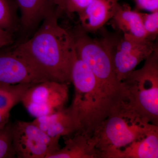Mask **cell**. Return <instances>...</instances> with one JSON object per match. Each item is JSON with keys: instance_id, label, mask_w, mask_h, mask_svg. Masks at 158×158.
<instances>
[{"instance_id": "6da1fadb", "label": "cell", "mask_w": 158, "mask_h": 158, "mask_svg": "<svg viewBox=\"0 0 158 158\" xmlns=\"http://www.w3.org/2000/svg\"><path fill=\"white\" fill-rule=\"evenodd\" d=\"M62 12L59 8L51 11L33 37L15 45L47 81L69 84L77 56L71 33L58 23Z\"/></svg>"}, {"instance_id": "7a4b0ae2", "label": "cell", "mask_w": 158, "mask_h": 158, "mask_svg": "<svg viewBox=\"0 0 158 158\" xmlns=\"http://www.w3.org/2000/svg\"><path fill=\"white\" fill-rule=\"evenodd\" d=\"M71 33L77 57L93 73L108 106L115 110L126 99L123 84L117 79L113 65V51L118 36L94 39L80 25Z\"/></svg>"}, {"instance_id": "3957f363", "label": "cell", "mask_w": 158, "mask_h": 158, "mask_svg": "<svg viewBox=\"0 0 158 158\" xmlns=\"http://www.w3.org/2000/svg\"><path fill=\"white\" fill-rule=\"evenodd\" d=\"M158 127L123 102L92 134L99 158H112L117 151Z\"/></svg>"}, {"instance_id": "277c9868", "label": "cell", "mask_w": 158, "mask_h": 158, "mask_svg": "<svg viewBox=\"0 0 158 158\" xmlns=\"http://www.w3.org/2000/svg\"><path fill=\"white\" fill-rule=\"evenodd\" d=\"M71 79L74 87V95L70 106L80 123L78 131L92 135L111 112L93 73L77 57L73 65Z\"/></svg>"}, {"instance_id": "5b68a950", "label": "cell", "mask_w": 158, "mask_h": 158, "mask_svg": "<svg viewBox=\"0 0 158 158\" xmlns=\"http://www.w3.org/2000/svg\"><path fill=\"white\" fill-rule=\"evenodd\" d=\"M140 69L123 81L125 102L152 124L158 126V46Z\"/></svg>"}, {"instance_id": "8992f818", "label": "cell", "mask_w": 158, "mask_h": 158, "mask_svg": "<svg viewBox=\"0 0 158 158\" xmlns=\"http://www.w3.org/2000/svg\"><path fill=\"white\" fill-rule=\"evenodd\" d=\"M12 138L16 158H47L60 148L59 139L50 137L33 122L12 124Z\"/></svg>"}, {"instance_id": "52a82bcc", "label": "cell", "mask_w": 158, "mask_h": 158, "mask_svg": "<svg viewBox=\"0 0 158 158\" xmlns=\"http://www.w3.org/2000/svg\"><path fill=\"white\" fill-rule=\"evenodd\" d=\"M68 85L52 81L37 83L26 90L21 102L35 118L52 114L65 107Z\"/></svg>"}, {"instance_id": "ba28073f", "label": "cell", "mask_w": 158, "mask_h": 158, "mask_svg": "<svg viewBox=\"0 0 158 158\" xmlns=\"http://www.w3.org/2000/svg\"><path fill=\"white\" fill-rule=\"evenodd\" d=\"M158 46L154 41L146 39L127 34L118 37L113 51V67L118 81H123Z\"/></svg>"}, {"instance_id": "9c48e42d", "label": "cell", "mask_w": 158, "mask_h": 158, "mask_svg": "<svg viewBox=\"0 0 158 158\" xmlns=\"http://www.w3.org/2000/svg\"><path fill=\"white\" fill-rule=\"evenodd\" d=\"M45 81L15 44L0 49V83L36 84Z\"/></svg>"}, {"instance_id": "30bf717a", "label": "cell", "mask_w": 158, "mask_h": 158, "mask_svg": "<svg viewBox=\"0 0 158 158\" xmlns=\"http://www.w3.org/2000/svg\"><path fill=\"white\" fill-rule=\"evenodd\" d=\"M48 135L54 139L66 137L80 129L78 119L71 106L47 116L35 118L33 121Z\"/></svg>"}, {"instance_id": "8fae6325", "label": "cell", "mask_w": 158, "mask_h": 158, "mask_svg": "<svg viewBox=\"0 0 158 158\" xmlns=\"http://www.w3.org/2000/svg\"><path fill=\"white\" fill-rule=\"evenodd\" d=\"M118 0H92L79 13L81 27L87 32H95L111 20L118 9Z\"/></svg>"}, {"instance_id": "7c38bea8", "label": "cell", "mask_w": 158, "mask_h": 158, "mask_svg": "<svg viewBox=\"0 0 158 158\" xmlns=\"http://www.w3.org/2000/svg\"><path fill=\"white\" fill-rule=\"evenodd\" d=\"M73 134L66 136L64 147L47 158H99L92 135L78 131Z\"/></svg>"}, {"instance_id": "4fadbf2b", "label": "cell", "mask_w": 158, "mask_h": 158, "mask_svg": "<svg viewBox=\"0 0 158 158\" xmlns=\"http://www.w3.org/2000/svg\"><path fill=\"white\" fill-rule=\"evenodd\" d=\"M20 11V27L33 31L50 12L58 8L50 0H15Z\"/></svg>"}, {"instance_id": "5bb4252c", "label": "cell", "mask_w": 158, "mask_h": 158, "mask_svg": "<svg viewBox=\"0 0 158 158\" xmlns=\"http://www.w3.org/2000/svg\"><path fill=\"white\" fill-rule=\"evenodd\" d=\"M111 19L113 28L123 34H127L139 39H147L141 12L132 10L127 4H120Z\"/></svg>"}, {"instance_id": "9a60e30c", "label": "cell", "mask_w": 158, "mask_h": 158, "mask_svg": "<svg viewBox=\"0 0 158 158\" xmlns=\"http://www.w3.org/2000/svg\"><path fill=\"white\" fill-rule=\"evenodd\" d=\"M158 127L117 151L112 158H158Z\"/></svg>"}, {"instance_id": "2e32d148", "label": "cell", "mask_w": 158, "mask_h": 158, "mask_svg": "<svg viewBox=\"0 0 158 158\" xmlns=\"http://www.w3.org/2000/svg\"><path fill=\"white\" fill-rule=\"evenodd\" d=\"M34 85L0 83V112L4 115L9 116L11 109L21 102L26 90Z\"/></svg>"}, {"instance_id": "e0dca14e", "label": "cell", "mask_w": 158, "mask_h": 158, "mask_svg": "<svg viewBox=\"0 0 158 158\" xmlns=\"http://www.w3.org/2000/svg\"><path fill=\"white\" fill-rule=\"evenodd\" d=\"M15 0H0V28L13 33L20 27Z\"/></svg>"}, {"instance_id": "ac0fdd59", "label": "cell", "mask_w": 158, "mask_h": 158, "mask_svg": "<svg viewBox=\"0 0 158 158\" xmlns=\"http://www.w3.org/2000/svg\"><path fill=\"white\" fill-rule=\"evenodd\" d=\"M16 158L12 144V124L9 121L0 130V158Z\"/></svg>"}, {"instance_id": "d6986e66", "label": "cell", "mask_w": 158, "mask_h": 158, "mask_svg": "<svg viewBox=\"0 0 158 158\" xmlns=\"http://www.w3.org/2000/svg\"><path fill=\"white\" fill-rule=\"evenodd\" d=\"M141 15L147 39L154 41L158 34V11L150 13L141 12Z\"/></svg>"}, {"instance_id": "ffe728a7", "label": "cell", "mask_w": 158, "mask_h": 158, "mask_svg": "<svg viewBox=\"0 0 158 158\" xmlns=\"http://www.w3.org/2000/svg\"><path fill=\"white\" fill-rule=\"evenodd\" d=\"M92 0H65V12L67 14L81 12Z\"/></svg>"}, {"instance_id": "44dd1931", "label": "cell", "mask_w": 158, "mask_h": 158, "mask_svg": "<svg viewBox=\"0 0 158 158\" xmlns=\"http://www.w3.org/2000/svg\"><path fill=\"white\" fill-rule=\"evenodd\" d=\"M136 9L144 10L150 12L158 11V0H135Z\"/></svg>"}, {"instance_id": "7402d4cb", "label": "cell", "mask_w": 158, "mask_h": 158, "mask_svg": "<svg viewBox=\"0 0 158 158\" xmlns=\"http://www.w3.org/2000/svg\"><path fill=\"white\" fill-rule=\"evenodd\" d=\"M13 42L12 34L0 28V49L12 45Z\"/></svg>"}, {"instance_id": "603a6c76", "label": "cell", "mask_w": 158, "mask_h": 158, "mask_svg": "<svg viewBox=\"0 0 158 158\" xmlns=\"http://www.w3.org/2000/svg\"><path fill=\"white\" fill-rule=\"evenodd\" d=\"M9 116L4 115L0 112V130L2 129L9 122Z\"/></svg>"}]
</instances>
